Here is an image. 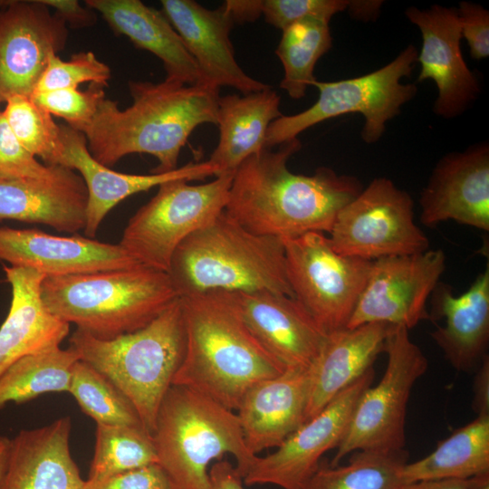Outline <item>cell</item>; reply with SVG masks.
I'll use <instances>...</instances> for the list:
<instances>
[{"label": "cell", "mask_w": 489, "mask_h": 489, "mask_svg": "<svg viewBox=\"0 0 489 489\" xmlns=\"http://www.w3.org/2000/svg\"><path fill=\"white\" fill-rule=\"evenodd\" d=\"M298 139L264 149L235 170L225 212L248 231L283 239L330 233L340 209L363 188L352 176L321 167L312 176L294 174L289 158Z\"/></svg>", "instance_id": "6da1fadb"}, {"label": "cell", "mask_w": 489, "mask_h": 489, "mask_svg": "<svg viewBox=\"0 0 489 489\" xmlns=\"http://www.w3.org/2000/svg\"><path fill=\"white\" fill-rule=\"evenodd\" d=\"M128 87L131 105L120 110L105 98L83 131L91 155L105 167L127 155L146 153L158 161L152 173L173 171L193 130L217 123V87L167 79L158 83L130 81Z\"/></svg>", "instance_id": "7a4b0ae2"}, {"label": "cell", "mask_w": 489, "mask_h": 489, "mask_svg": "<svg viewBox=\"0 0 489 489\" xmlns=\"http://www.w3.org/2000/svg\"><path fill=\"white\" fill-rule=\"evenodd\" d=\"M180 299L186 350L172 385L197 390L235 411L250 387L287 369L249 331L232 292Z\"/></svg>", "instance_id": "3957f363"}, {"label": "cell", "mask_w": 489, "mask_h": 489, "mask_svg": "<svg viewBox=\"0 0 489 489\" xmlns=\"http://www.w3.org/2000/svg\"><path fill=\"white\" fill-rule=\"evenodd\" d=\"M168 273L179 297L268 291L294 298L283 240L248 231L225 210L177 246Z\"/></svg>", "instance_id": "277c9868"}, {"label": "cell", "mask_w": 489, "mask_h": 489, "mask_svg": "<svg viewBox=\"0 0 489 489\" xmlns=\"http://www.w3.org/2000/svg\"><path fill=\"white\" fill-rule=\"evenodd\" d=\"M41 296L51 313L102 340L143 328L179 298L168 273L141 264L45 276Z\"/></svg>", "instance_id": "5b68a950"}, {"label": "cell", "mask_w": 489, "mask_h": 489, "mask_svg": "<svg viewBox=\"0 0 489 489\" xmlns=\"http://www.w3.org/2000/svg\"><path fill=\"white\" fill-rule=\"evenodd\" d=\"M69 344L80 360L105 376L126 396L143 427L152 435L160 404L185 355L180 297L135 331L102 340L76 329Z\"/></svg>", "instance_id": "8992f818"}, {"label": "cell", "mask_w": 489, "mask_h": 489, "mask_svg": "<svg viewBox=\"0 0 489 489\" xmlns=\"http://www.w3.org/2000/svg\"><path fill=\"white\" fill-rule=\"evenodd\" d=\"M152 437L158 464L177 489H208V466L225 454L242 477L258 456L246 447L235 411L183 386L168 388Z\"/></svg>", "instance_id": "52a82bcc"}, {"label": "cell", "mask_w": 489, "mask_h": 489, "mask_svg": "<svg viewBox=\"0 0 489 489\" xmlns=\"http://www.w3.org/2000/svg\"><path fill=\"white\" fill-rule=\"evenodd\" d=\"M417 54V48L410 44L388 64L369 73L336 82L316 79L312 83L319 91L316 102L300 113L273 120L266 132L265 148L297 139L305 129L348 113L363 115L361 139L365 143L379 141L387 122L417 94L415 83L404 84L401 81L411 74Z\"/></svg>", "instance_id": "ba28073f"}, {"label": "cell", "mask_w": 489, "mask_h": 489, "mask_svg": "<svg viewBox=\"0 0 489 489\" xmlns=\"http://www.w3.org/2000/svg\"><path fill=\"white\" fill-rule=\"evenodd\" d=\"M384 352L388 355L385 372L358 399L330 465H339L356 451L404 450L409 397L415 383L427 370L428 361L402 325L392 326Z\"/></svg>", "instance_id": "9c48e42d"}, {"label": "cell", "mask_w": 489, "mask_h": 489, "mask_svg": "<svg viewBox=\"0 0 489 489\" xmlns=\"http://www.w3.org/2000/svg\"><path fill=\"white\" fill-rule=\"evenodd\" d=\"M233 176L199 185L181 179L161 184L129 219L119 244L139 264L168 273L177 246L224 211Z\"/></svg>", "instance_id": "30bf717a"}, {"label": "cell", "mask_w": 489, "mask_h": 489, "mask_svg": "<svg viewBox=\"0 0 489 489\" xmlns=\"http://www.w3.org/2000/svg\"><path fill=\"white\" fill-rule=\"evenodd\" d=\"M283 242L287 278L294 298L325 333L346 328L372 261L337 253L321 232Z\"/></svg>", "instance_id": "8fae6325"}, {"label": "cell", "mask_w": 489, "mask_h": 489, "mask_svg": "<svg viewBox=\"0 0 489 489\" xmlns=\"http://www.w3.org/2000/svg\"><path fill=\"white\" fill-rule=\"evenodd\" d=\"M328 238L337 253L368 261L429 249L414 220L411 197L384 177L372 179L340 209Z\"/></svg>", "instance_id": "7c38bea8"}, {"label": "cell", "mask_w": 489, "mask_h": 489, "mask_svg": "<svg viewBox=\"0 0 489 489\" xmlns=\"http://www.w3.org/2000/svg\"><path fill=\"white\" fill-rule=\"evenodd\" d=\"M445 268L446 255L441 249L372 261L346 328L382 322L409 330L429 320L427 302Z\"/></svg>", "instance_id": "4fadbf2b"}, {"label": "cell", "mask_w": 489, "mask_h": 489, "mask_svg": "<svg viewBox=\"0 0 489 489\" xmlns=\"http://www.w3.org/2000/svg\"><path fill=\"white\" fill-rule=\"evenodd\" d=\"M374 375L373 368L369 369L306 420L272 454L258 455L243 477L244 484L299 489L318 469L321 456L338 446L358 399L372 385Z\"/></svg>", "instance_id": "5bb4252c"}, {"label": "cell", "mask_w": 489, "mask_h": 489, "mask_svg": "<svg viewBox=\"0 0 489 489\" xmlns=\"http://www.w3.org/2000/svg\"><path fill=\"white\" fill-rule=\"evenodd\" d=\"M67 25L39 0L16 1L0 11V101L31 97L48 58L66 44Z\"/></svg>", "instance_id": "9a60e30c"}, {"label": "cell", "mask_w": 489, "mask_h": 489, "mask_svg": "<svg viewBox=\"0 0 489 489\" xmlns=\"http://www.w3.org/2000/svg\"><path fill=\"white\" fill-rule=\"evenodd\" d=\"M405 14L422 35L417 82L432 80L436 83L438 96L434 103L435 114L445 119L462 114L478 98L480 84L462 55L456 8L439 5L428 9L411 6Z\"/></svg>", "instance_id": "2e32d148"}, {"label": "cell", "mask_w": 489, "mask_h": 489, "mask_svg": "<svg viewBox=\"0 0 489 489\" xmlns=\"http://www.w3.org/2000/svg\"><path fill=\"white\" fill-rule=\"evenodd\" d=\"M419 205V218L426 226L453 220L489 231L488 143L442 157L421 192Z\"/></svg>", "instance_id": "e0dca14e"}, {"label": "cell", "mask_w": 489, "mask_h": 489, "mask_svg": "<svg viewBox=\"0 0 489 489\" xmlns=\"http://www.w3.org/2000/svg\"><path fill=\"white\" fill-rule=\"evenodd\" d=\"M0 261L46 276L129 268L136 262L119 244L74 234L59 236L36 228L0 227Z\"/></svg>", "instance_id": "ac0fdd59"}, {"label": "cell", "mask_w": 489, "mask_h": 489, "mask_svg": "<svg viewBox=\"0 0 489 489\" xmlns=\"http://www.w3.org/2000/svg\"><path fill=\"white\" fill-rule=\"evenodd\" d=\"M162 13L196 61L206 83L228 86L249 94L271 88L239 66L230 32L235 22L224 4L207 9L193 0H162Z\"/></svg>", "instance_id": "d6986e66"}, {"label": "cell", "mask_w": 489, "mask_h": 489, "mask_svg": "<svg viewBox=\"0 0 489 489\" xmlns=\"http://www.w3.org/2000/svg\"><path fill=\"white\" fill-rule=\"evenodd\" d=\"M63 155L62 166L77 170L88 194L84 235L95 237L107 214L120 202L173 180H198L217 177L218 168L208 160L189 162L166 173L136 175L117 172L99 163L91 155L83 133L61 125Z\"/></svg>", "instance_id": "ffe728a7"}, {"label": "cell", "mask_w": 489, "mask_h": 489, "mask_svg": "<svg viewBox=\"0 0 489 489\" xmlns=\"http://www.w3.org/2000/svg\"><path fill=\"white\" fill-rule=\"evenodd\" d=\"M232 293L245 325L273 358L286 368H310L327 333L295 298L268 291Z\"/></svg>", "instance_id": "44dd1931"}, {"label": "cell", "mask_w": 489, "mask_h": 489, "mask_svg": "<svg viewBox=\"0 0 489 489\" xmlns=\"http://www.w3.org/2000/svg\"><path fill=\"white\" fill-rule=\"evenodd\" d=\"M309 368H287L243 396L235 413L248 450L257 455L278 447L306 420Z\"/></svg>", "instance_id": "7402d4cb"}, {"label": "cell", "mask_w": 489, "mask_h": 489, "mask_svg": "<svg viewBox=\"0 0 489 489\" xmlns=\"http://www.w3.org/2000/svg\"><path fill=\"white\" fill-rule=\"evenodd\" d=\"M429 320L445 319L431 337L451 366L462 372L475 370L487 355L489 343V264L469 288L455 296L438 283L432 292Z\"/></svg>", "instance_id": "603a6c76"}, {"label": "cell", "mask_w": 489, "mask_h": 489, "mask_svg": "<svg viewBox=\"0 0 489 489\" xmlns=\"http://www.w3.org/2000/svg\"><path fill=\"white\" fill-rule=\"evenodd\" d=\"M71 417L22 429L11 438L0 489H84L70 449Z\"/></svg>", "instance_id": "cb8c5ba5"}, {"label": "cell", "mask_w": 489, "mask_h": 489, "mask_svg": "<svg viewBox=\"0 0 489 489\" xmlns=\"http://www.w3.org/2000/svg\"><path fill=\"white\" fill-rule=\"evenodd\" d=\"M87 201L82 177L64 166L48 178H0V220L43 224L74 235L84 229Z\"/></svg>", "instance_id": "d4e9b609"}, {"label": "cell", "mask_w": 489, "mask_h": 489, "mask_svg": "<svg viewBox=\"0 0 489 489\" xmlns=\"http://www.w3.org/2000/svg\"><path fill=\"white\" fill-rule=\"evenodd\" d=\"M4 271L12 299L0 326V376L25 356L60 347L70 331V324L43 304L41 284L45 274L25 267L4 266Z\"/></svg>", "instance_id": "484cf974"}, {"label": "cell", "mask_w": 489, "mask_h": 489, "mask_svg": "<svg viewBox=\"0 0 489 489\" xmlns=\"http://www.w3.org/2000/svg\"><path fill=\"white\" fill-rule=\"evenodd\" d=\"M392 326L373 322L327 334L309 368L306 420L372 368L377 357L385 350Z\"/></svg>", "instance_id": "4316f807"}, {"label": "cell", "mask_w": 489, "mask_h": 489, "mask_svg": "<svg viewBox=\"0 0 489 489\" xmlns=\"http://www.w3.org/2000/svg\"><path fill=\"white\" fill-rule=\"evenodd\" d=\"M117 34L127 36L137 47L156 55L167 80L187 85L207 84L181 37L166 15L139 0H87Z\"/></svg>", "instance_id": "83f0119b"}, {"label": "cell", "mask_w": 489, "mask_h": 489, "mask_svg": "<svg viewBox=\"0 0 489 489\" xmlns=\"http://www.w3.org/2000/svg\"><path fill=\"white\" fill-rule=\"evenodd\" d=\"M280 102V96L272 88L219 97V140L208 159L217 167L218 176L235 174L245 159L266 149L268 127L283 116Z\"/></svg>", "instance_id": "f1b7e54d"}, {"label": "cell", "mask_w": 489, "mask_h": 489, "mask_svg": "<svg viewBox=\"0 0 489 489\" xmlns=\"http://www.w3.org/2000/svg\"><path fill=\"white\" fill-rule=\"evenodd\" d=\"M489 472V416H476L455 430L425 457L407 463L405 484L429 480L460 479Z\"/></svg>", "instance_id": "f546056e"}, {"label": "cell", "mask_w": 489, "mask_h": 489, "mask_svg": "<svg viewBox=\"0 0 489 489\" xmlns=\"http://www.w3.org/2000/svg\"><path fill=\"white\" fill-rule=\"evenodd\" d=\"M79 360L70 349L55 347L25 356L0 376V410L46 393L68 392L72 369Z\"/></svg>", "instance_id": "4dcf8cb0"}, {"label": "cell", "mask_w": 489, "mask_h": 489, "mask_svg": "<svg viewBox=\"0 0 489 489\" xmlns=\"http://www.w3.org/2000/svg\"><path fill=\"white\" fill-rule=\"evenodd\" d=\"M406 452L356 451L348 464L321 466L299 489H403Z\"/></svg>", "instance_id": "1f68e13d"}, {"label": "cell", "mask_w": 489, "mask_h": 489, "mask_svg": "<svg viewBox=\"0 0 489 489\" xmlns=\"http://www.w3.org/2000/svg\"><path fill=\"white\" fill-rule=\"evenodd\" d=\"M282 32L275 50L284 70L280 87L292 99L300 100L316 80L313 74L315 64L332 46L329 23L306 19L289 25Z\"/></svg>", "instance_id": "d6a6232c"}, {"label": "cell", "mask_w": 489, "mask_h": 489, "mask_svg": "<svg viewBox=\"0 0 489 489\" xmlns=\"http://www.w3.org/2000/svg\"><path fill=\"white\" fill-rule=\"evenodd\" d=\"M158 463L152 435L143 427L96 424L95 446L86 481Z\"/></svg>", "instance_id": "836d02e7"}, {"label": "cell", "mask_w": 489, "mask_h": 489, "mask_svg": "<svg viewBox=\"0 0 489 489\" xmlns=\"http://www.w3.org/2000/svg\"><path fill=\"white\" fill-rule=\"evenodd\" d=\"M68 393L96 424L143 427L126 396L105 376L78 360L71 374Z\"/></svg>", "instance_id": "e575fe53"}, {"label": "cell", "mask_w": 489, "mask_h": 489, "mask_svg": "<svg viewBox=\"0 0 489 489\" xmlns=\"http://www.w3.org/2000/svg\"><path fill=\"white\" fill-rule=\"evenodd\" d=\"M2 111L11 131L19 142L47 166H62L63 143L61 125L37 105L31 97L8 98Z\"/></svg>", "instance_id": "d590c367"}, {"label": "cell", "mask_w": 489, "mask_h": 489, "mask_svg": "<svg viewBox=\"0 0 489 489\" xmlns=\"http://www.w3.org/2000/svg\"><path fill=\"white\" fill-rule=\"evenodd\" d=\"M110 77V68L91 51L74 53L68 61H63L57 54L52 53L34 92L78 89L83 82L105 87Z\"/></svg>", "instance_id": "8d00e7d4"}, {"label": "cell", "mask_w": 489, "mask_h": 489, "mask_svg": "<svg viewBox=\"0 0 489 489\" xmlns=\"http://www.w3.org/2000/svg\"><path fill=\"white\" fill-rule=\"evenodd\" d=\"M106 98L104 86L91 83L86 91L59 89L36 91L31 99L52 116L63 119L69 127L83 133Z\"/></svg>", "instance_id": "74e56055"}, {"label": "cell", "mask_w": 489, "mask_h": 489, "mask_svg": "<svg viewBox=\"0 0 489 489\" xmlns=\"http://www.w3.org/2000/svg\"><path fill=\"white\" fill-rule=\"evenodd\" d=\"M350 0H262V14L267 24L283 30L306 19L330 22L331 17L348 11Z\"/></svg>", "instance_id": "f35d334b"}, {"label": "cell", "mask_w": 489, "mask_h": 489, "mask_svg": "<svg viewBox=\"0 0 489 489\" xmlns=\"http://www.w3.org/2000/svg\"><path fill=\"white\" fill-rule=\"evenodd\" d=\"M58 167L40 163L15 138L0 111V178H48Z\"/></svg>", "instance_id": "ab89813d"}, {"label": "cell", "mask_w": 489, "mask_h": 489, "mask_svg": "<svg viewBox=\"0 0 489 489\" xmlns=\"http://www.w3.org/2000/svg\"><path fill=\"white\" fill-rule=\"evenodd\" d=\"M84 489H177L158 464L129 470L98 482L85 480Z\"/></svg>", "instance_id": "60d3db41"}, {"label": "cell", "mask_w": 489, "mask_h": 489, "mask_svg": "<svg viewBox=\"0 0 489 489\" xmlns=\"http://www.w3.org/2000/svg\"><path fill=\"white\" fill-rule=\"evenodd\" d=\"M461 35L475 60L489 56V11L479 4L463 1L456 9Z\"/></svg>", "instance_id": "b9f144b4"}, {"label": "cell", "mask_w": 489, "mask_h": 489, "mask_svg": "<svg viewBox=\"0 0 489 489\" xmlns=\"http://www.w3.org/2000/svg\"><path fill=\"white\" fill-rule=\"evenodd\" d=\"M42 4L54 10V14L64 24L73 28L92 26L97 16L91 8H84L75 0H39Z\"/></svg>", "instance_id": "7bdbcfd3"}, {"label": "cell", "mask_w": 489, "mask_h": 489, "mask_svg": "<svg viewBox=\"0 0 489 489\" xmlns=\"http://www.w3.org/2000/svg\"><path fill=\"white\" fill-rule=\"evenodd\" d=\"M472 407L477 416H489V356L475 369Z\"/></svg>", "instance_id": "ee69618b"}, {"label": "cell", "mask_w": 489, "mask_h": 489, "mask_svg": "<svg viewBox=\"0 0 489 489\" xmlns=\"http://www.w3.org/2000/svg\"><path fill=\"white\" fill-rule=\"evenodd\" d=\"M242 475L227 460H219L209 468L208 489H244Z\"/></svg>", "instance_id": "f6af8a7d"}, {"label": "cell", "mask_w": 489, "mask_h": 489, "mask_svg": "<svg viewBox=\"0 0 489 489\" xmlns=\"http://www.w3.org/2000/svg\"><path fill=\"white\" fill-rule=\"evenodd\" d=\"M224 5L235 24L253 22L262 14V0H227Z\"/></svg>", "instance_id": "bcb514c9"}, {"label": "cell", "mask_w": 489, "mask_h": 489, "mask_svg": "<svg viewBox=\"0 0 489 489\" xmlns=\"http://www.w3.org/2000/svg\"><path fill=\"white\" fill-rule=\"evenodd\" d=\"M382 5L383 1L380 0H352L348 12L354 19L360 21L375 20Z\"/></svg>", "instance_id": "7dc6e473"}, {"label": "cell", "mask_w": 489, "mask_h": 489, "mask_svg": "<svg viewBox=\"0 0 489 489\" xmlns=\"http://www.w3.org/2000/svg\"><path fill=\"white\" fill-rule=\"evenodd\" d=\"M403 489H466L465 480L441 479L407 484Z\"/></svg>", "instance_id": "c3c4849f"}, {"label": "cell", "mask_w": 489, "mask_h": 489, "mask_svg": "<svg viewBox=\"0 0 489 489\" xmlns=\"http://www.w3.org/2000/svg\"><path fill=\"white\" fill-rule=\"evenodd\" d=\"M10 447L11 438L0 436V483L6 469Z\"/></svg>", "instance_id": "681fc988"}, {"label": "cell", "mask_w": 489, "mask_h": 489, "mask_svg": "<svg viewBox=\"0 0 489 489\" xmlns=\"http://www.w3.org/2000/svg\"><path fill=\"white\" fill-rule=\"evenodd\" d=\"M466 489H489V472L465 479Z\"/></svg>", "instance_id": "f907efd6"}, {"label": "cell", "mask_w": 489, "mask_h": 489, "mask_svg": "<svg viewBox=\"0 0 489 489\" xmlns=\"http://www.w3.org/2000/svg\"><path fill=\"white\" fill-rule=\"evenodd\" d=\"M13 0H8V1H5V0H0V11L5 8V6H7L9 4H11Z\"/></svg>", "instance_id": "816d5d0a"}, {"label": "cell", "mask_w": 489, "mask_h": 489, "mask_svg": "<svg viewBox=\"0 0 489 489\" xmlns=\"http://www.w3.org/2000/svg\"><path fill=\"white\" fill-rule=\"evenodd\" d=\"M2 103V101H0V104Z\"/></svg>", "instance_id": "f5cc1de1"}]
</instances>
